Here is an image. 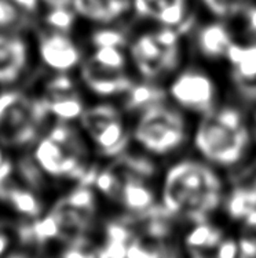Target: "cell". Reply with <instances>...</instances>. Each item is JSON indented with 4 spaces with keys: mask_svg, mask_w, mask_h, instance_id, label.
I'll list each match as a JSON object with an SVG mask.
<instances>
[{
    "mask_svg": "<svg viewBox=\"0 0 256 258\" xmlns=\"http://www.w3.org/2000/svg\"><path fill=\"white\" fill-rule=\"evenodd\" d=\"M193 144L209 164L233 167L244 160L249 149L251 128L238 108L216 106L201 116Z\"/></svg>",
    "mask_w": 256,
    "mask_h": 258,
    "instance_id": "1",
    "label": "cell"
},
{
    "mask_svg": "<svg viewBox=\"0 0 256 258\" xmlns=\"http://www.w3.org/2000/svg\"><path fill=\"white\" fill-rule=\"evenodd\" d=\"M222 182L209 164L200 160H182L167 171L164 201L171 210L204 211L220 198Z\"/></svg>",
    "mask_w": 256,
    "mask_h": 258,
    "instance_id": "2",
    "label": "cell"
},
{
    "mask_svg": "<svg viewBox=\"0 0 256 258\" xmlns=\"http://www.w3.org/2000/svg\"><path fill=\"white\" fill-rule=\"evenodd\" d=\"M132 138L145 152L156 156L175 152L189 138L185 113L168 100L149 106L138 113Z\"/></svg>",
    "mask_w": 256,
    "mask_h": 258,
    "instance_id": "3",
    "label": "cell"
},
{
    "mask_svg": "<svg viewBox=\"0 0 256 258\" xmlns=\"http://www.w3.org/2000/svg\"><path fill=\"white\" fill-rule=\"evenodd\" d=\"M182 36L175 28L160 27L142 32L131 42L128 57L143 80L157 83L178 69Z\"/></svg>",
    "mask_w": 256,
    "mask_h": 258,
    "instance_id": "4",
    "label": "cell"
},
{
    "mask_svg": "<svg viewBox=\"0 0 256 258\" xmlns=\"http://www.w3.org/2000/svg\"><path fill=\"white\" fill-rule=\"evenodd\" d=\"M48 111L43 100H33L20 91L0 94V144L22 147L32 143Z\"/></svg>",
    "mask_w": 256,
    "mask_h": 258,
    "instance_id": "5",
    "label": "cell"
},
{
    "mask_svg": "<svg viewBox=\"0 0 256 258\" xmlns=\"http://www.w3.org/2000/svg\"><path fill=\"white\" fill-rule=\"evenodd\" d=\"M81 127L104 156L116 158L127 152L130 134L120 109L112 104H97L84 109L80 117Z\"/></svg>",
    "mask_w": 256,
    "mask_h": 258,
    "instance_id": "6",
    "label": "cell"
},
{
    "mask_svg": "<svg viewBox=\"0 0 256 258\" xmlns=\"http://www.w3.org/2000/svg\"><path fill=\"white\" fill-rule=\"evenodd\" d=\"M167 91L171 101L182 111L203 116L216 108L218 87L212 76L203 69L181 71Z\"/></svg>",
    "mask_w": 256,
    "mask_h": 258,
    "instance_id": "7",
    "label": "cell"
},
{
    "mask_svg": "<svg viewBox=\"0 0 256 258\" xmlns=\"http://www.w3.org/2000/svg\"><path fill=\"white\" fill-rule=\"evenodd\" d=\"M132 7L138 17L161 27L175 28L182 35L194 29L189 0H132Z\"/></svg>",
    "mask_w": 256,
    "mask_h": 258,
    "instance_id": "8",
    "label": "cell"
},
{
    "mask_svg": "<svg viewBox=\"0 0 256 258\" xmlns=\"http://www.w3.org/2000/svg\"><path fill=\"white\" fill-rule=\"evenodd\" d=\"M226 61L235 93L248 104H256V42H234L227 51Z\"/></svg>",
    "mask_w": 256,
    "mask_h": 258,
    "instance_id": "9",
    "label": "cell"
},
{
    "mask_svg": "<svg viewBox=\"0 0 256 258\" xmlns=\"http://www.w3.org/2000/svg\"><path fill=\"white\" fill-rule=\"evenodd\" d=\"M80 74L87 89L101 97L126 94L134 85L127 71L102 65L91 57L81 65Z\"/></svg>",
    "mask_w": 256,
    "mask_h": 258,
    "instance_id": "10",
    "label": "cell"
},
{
    "mask_svg": "<svg viewBox=\"0 0 256 258\" xmlns=\"http://www.w3.org/2000/svg\"><path fill=\"white\" fill-rule=\"evenodd\" d=\"M48 113L59 120L80 119L84 112V102L74 89V83L65 74H59L47 85V94L42 98Z\"/></svg>",
    "mask_w": 256,
    "mask_h": 258,
    "instance_id": "11",
    "label": "cell"
},
{
    "mask_svg": "<svg viewBox=\"0 0 256 258\" xmlns=\"http://www.w3.org/2000/svg\"><path fill=\"white\" fill-rule=\"evenodd\" d=\"M39 55L43 63L57 74H68L81 59L77 46L63 32L57 31L40 37Z\"/></svg>",
    "mask_w": 256,
    "mask_h": 258,
    "instance_id": "12",
    "label": "cell"
},
{
    "mask_svg": "<svg viewBox=\"0 0 256 258\" xmlns=\"http://www.w3.org/2000/svg\"><path fill=\"white\" fill-rule=\"evenodd\" d=\"M234 43L233 33L222 22H208L196 29L194 44L201 57L208 61L226 59L227 51Z\"/></svg>",
    "mask_w": 256,
    "mask_h": 258,
    "instance_id": "13",
    "label": "cell"
},
{
    "mask_svg": "<svg viewBox=\"0 0 256 258\" xmlns=\"http://www.w3.org/2000/svg\"><path fill=\"white\" fill-rule=\"evenodd\" d=\"M28 57V46L24 39L0 35V85H11L21 78Z\"/></svg>",
    "mask_w": 256,
    "mask_h": 258,
    "instance_id": "14",
    "label": "cell"
},
{
    "mask_svg": "<svg viewBox=\"0 0 256 258\" xmlns=\"http://www.w3.org/2000/svg\"><path fill=\"white\" fill-rule=\"evenodd\" d=\"M233 173L234 192L230 199V210L235 216H240L256 205V159L240 162Z\"/></svg>",
    "mask_w": 256,
    "mask_h": 258,
    "instance_id": "15",
    "label": "cell"
},
{
    "mask_svg": "<svg viewBox=\"0 0 256 258\" xmlns=\"http://www.w3.org/2000/svg\"><path fill=\"white\" fill-rule=\"evenodd\" d=\"M73 10L90 21L110 24L126 14L132 0H73Z\"/></svg>",
    "mask_w": 256,
    "mask_h": 258,
    "instance_id": "16",
    "label": "cell"
},
{
    "mask_svg": "<svg viewBox=\"0 0 256 258\" xmlns=\"http://www.w3.org/2000/svg\"><path fill=\"white\" fill-rule=\"evenodd\" d=\"M123 95H124L123 100L124 109L131 113H139L149 106L169 98L167 90L162 89L156 82H149V80H145L138 85L134 83L126 94Z\"/></svg>",
    "mask_w": 256,
    "mask_h": 258,
    "instance_id": "17",
    "label": "cell"
},
{
    "mask_svg": "<svg viewBox=\"0 0 256 258\" xmlns=\"http://www.w3.org/2000/svg\"><path fill=\"white\" fill-rule=\"evenodd\" d=\"M205 9L218 20H230L240 17L253 5V0H201Z\"/></svg>",
    "mask_w": 256,
    "mask_h": 258,
    "instance_id": "18",
    "label": "cell"
},
{
    "mask_svg": "<svg viewBox=\"0 0 256 258\" xmlns=\"http://www.w3.org/2000/svg\"><path fill=\"white\" fill-rule=\"evenodd\" d=\"M124 47H116V46H104V47H95L94 54L91 55L97 62L110 67V68L127 71L128 57L123 51Z\"/></svg>",
    "mask_w": 256,
    "mask_h": 258,
    "instance_id": "19",
    "label": "cell"
},
{
    "mask_svg": "<svg viewBox=\"0 0 256 258\" xmlns=\"http://www.w3.org/2000/svg\"><path fill=\"white\" fill-rule=\"evenodd\" d=\"M76 11L70 7H50L44 17L47 25L57 32H68L76 21Z\"/></svg>",
    "mask_w": 256,
    "mask_h": 258,
    "instance_id": "20",
    "label": "cell"
},
{
    "mask_svg": "<svg viewBox=\"0 0 256 258\" xmlns=\"http://www.w3.org/2000/svg\"><path fill=\"white\" fill-rule=\"evenodd\" d=\"M91 42L94 44V47H104V46L124 47L127 44V36L120 29L104 28V29L95 31L91 35Z\"/></svg>",
    "mask_w": 256,
    "mask_h": 258,
    "instance_id": "21",
    "label": "cell"
},
{
    "mask_svg": "<svg viewBox=\"0 0 256 258\" xmlns=\"http://www.w3.org/2000/svg\"><path fill=\"white\" fill-rule=\"evenodd\" d=\"M20 10L11 0H0V29H10L21 24Z\"/></svg>",
    "mask_w": 256,
    "mask_h": 258,
    "instance_id": "22",
    "label": "cell"
},
{
    "mask_svg": "<svg viewBox=\"0 0 256 258\" xmlns=\"http://www.w3.org/2000/svg\"><path fill=\"white\" fill-rule=\"evenodd\" d=\"M242 29L249 39V42H256V5H251L240 16Z\"/></svg>",
    "mask_w": 256,
    "mask_h": 258,
    "instance_id": "23",
    "label": "cell"
},
{
    "mask_svg": "<svg viewBox=\"0 0 256 258\" xmlns=\"http://www.w3.org/2000/svg\"><path fill=\"white\" fill-rule=\"evenodd\" d=\"M209 237V231L208 228L205 227H201V228H197L196 231L190 235L189 237V242L192 243V244H203L208 240Z\"/></svg>",
    "mask_w": 256,
    "mask_h": 258,
    "instance_id": "24",
    "label": "cell"
},
{
    "mask_svg": "<svg viewBox=\"0 0 256 258\" xmlns=\"http://www.w3.org/2000/svg\"><path fill=\"white\" fill-rule=\"evenodd\" d=\"M11 2L18 9H21V10L26 11V13H33V11L37 10V6H39L40 0H11Z\"/></svg>",
    "mask_w": 256,
    "mask_h": 258,
    "instance_id": "25",
    "label": "cell"
},
{
    "mask_svg": "<svg viewBox=\"0 0 256 258\" xmlns=\"http://www.w3.org/2000/svg\"><path fill=\"white\" fill-rule=\"evenodd\" d=\"M235 246L233 243H226L220 250V258H234Z\"/></svg>",
    "mask_w": 256,
    "mask_h": 258,
    "instance_id": "26",
    "label": "cell"
},
{
    "mask_svg": "<svg viewBox=\"0 0 256 258\" xmlns=\"http://www.w3.org/2000/svg\"><path fill=\"white\" fill-rule=\"evenodd\" d=\"M48 7H69L73 0H43Z\"/></svg>",
    "mask_w": 256,
    "mask_h": 258,
    "instance_id": "27",
    "label": "cell"
},
{
    "mask_svg": "<svg viewBox=\"0 0 256 258\" xmlns=\"http://www.w3.org/2000/svg\"><path fill=\"white\" fill-rule=\"evenodd\" d=\"M5 247H6V240H5V237L0 236V253H2L3 250H5Z\"/></svg>",
    "mask_w": 256,
    "mask_h": 258,
    "instance_id": "28",
    "label": "cell"
},
{
    "mask_svg": "<svg viewBox=\"0 0 256 258\" xmlns=\"http://www.w3.org/2000/svg\"><path fill=\"white\" fill-rule=\"evenodd\" d=\"M253 138H255V143H256V113H255V117H253Z\"/></svg>",
    "mask_w": 256,
    "mask_h": 258,
    "instance_id": "29",
    "label": "cell"
},
{
    "mask_svg": "<svg viewBox=\"0 0 256 258\" xmlns=\"http://www.w3.org/2000/svg\"><path fill=\"white\" fill-rule=\"evenodd\" d=\"M5 163V156H3V152H2V149H0V167H2V164Z\"/></svg>",
    "mask_w": 256,
    "mask_h": 258,
    "instance_id": "30",
    "label": "cell"
}]
</instances>
